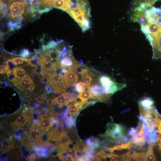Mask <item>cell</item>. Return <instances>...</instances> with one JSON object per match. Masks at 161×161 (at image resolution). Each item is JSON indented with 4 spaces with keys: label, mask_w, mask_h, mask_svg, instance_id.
I'll list each match as a JSON object with an SVG mask.
<instances>
[{
    "label": "cell",
    "mask_w": 161,
    "mask_h": 161,
    "mask_svg": "<svg viewBox=\"0 0 161 161\" xmlns=\"http://www.w3.org/2000/svg\"><path fill=\"white\" fill-rule=\"evenodd\" d=\"M89 91L92 95V99H93L95 97L107 94L105 89L100 85L98 84L90 86Z\"/></svg>",
    "instance_id": "cell-12"
},
{
    "label": "cell",
    "mask_w": 161,
    "mask_h": 161,
    "mask_svg": "<svg viewBox=\"0 0 161 161\" xmlns=\"http://www.w3.org/2000/svg\"><path fill=\"white\" fill-rule=\"evenodd\" d=\"M0 72L1 74L7 73L6 66L4 65H1L0 66Z\"/></svg>",
    "instance_id": "cell-37"
},
{
    "label": "cell",
    "mask_w": 161,
    "mask_h": 161,
    "mask_svg": "<svg viewBox=\"0 0 161 161\" xmlns=\"http://www.w3.org/2000/svg\"><path fill=\"white\" fill-rule=\"evenodd\" d=\"M158 129L157 132L159 134H161V119H159V124L158 126Z\"/></svg>",
    "instance_id": "cell-38"
},
{
    "label": "cell",
    "mask_w": 161,
    "mask_h": 161,
    "mask_svg": "<svg viewBox=\"0 0 161 161\" xmlns=\"http://www.w3.org/2000/svg\"><path fill=\"white\" fill-rule=\"evenodd\" d=\"M100 136L114 143H121L128 141L129 138L125 136L123 127L114 123L109 124L105 132Z\"/></svg>",
    "instance_id": "cell-1"
},
{
    "label": "cell",
    "mask_w": 161,
    "mask_h": 161,
    "mask_svg": "<svg viewBox=\"0 0 161 161\" xmlns=\"http://www.w3.org/2000/svg\"><path fill=\"white\" fill-rule=\"evenodd\" d=\"M58 142L68 145L73 143V141L70 139L66 131L61 134Z\"/></svg>",
    "instance_id": "cell-22"
},
{
    "label": "cell",
    "mask_w": 161,
    "mask_h": 161,
    "mask_svg": "<svg viewBox=\"0 0 161 161\" xmlns=\"http://www.w3.org/2000/svg\"><path fill=\"white\" fill-rule=\"evenodd\" d=\"M98 81L100 85L105 89L106 92L116 83L110 76L104 74L99 76Z\"/></svg>",
    "instance_id": "cell-11"
},
{
    "label": "cell",
    "mask_w": 161,
    "mask_h": 161,
    "mask_svg": "<svg viewBox=\"0 0 161 161\" xmlns=\"http://www.w3.org/2000/svg\"><path fill=\"white\" fill-rule=\"evenodd\" d=\"M153 144L150 142L147 152L145 153V161H154L156 160L153 152Z\"/></svg>",
    "instance_id": "cell-18"
},
{
    "label": "cell",
    "mask_w": 161,
    "mask_h": 161,
    "mask_svg": "<svg viewBox=\"0 0 161 161\" xmlns=\"http://www.w3.org/2000/svg\"><path fill=\"white\" fill-rule=\"evenodd\" d=\"M158 145L160 150L161 151V140L158 139Z\"/></svg>",
    "instance_id": "cell-41"
},
{
    "label": "cell",
    "mask_w": 161,
    "mask_h": 161,
    "mask_svg": "<svg viewBox=\"0 0 161 161\" xmlns=\"http://www.w3.org/2000/svg\"><path fill=\"white\" fill-rule=\"evenodd\" d=\"M137 130V129L134 128L133 127L131 128L129 131V135L133 137L136 134Z\"/></svg>",
    "instance_id": "cell-35"
},
{
    "label": "cell",
    "mask_w": 161,
    "mask_h": 161,
    "mask_svg": "<svg viewBox=\"0 0 161 161\" xmlns=\"http://www.w3.org/2000/svg\"><path fill=\"white\" fill-rule=\"evenodd\" d=\"M139 109L145 110L154 108V102L150 98L145 97L138 101Z\"/></svg>",
    "instance_id": "cell-14"
},
{
    "label": "cell",
    "mask_w": 161,
    "mask_h": 161,
    "mask_svg": "<svg viewBox=\"0 0 161 161\" xmlns=\"http://www.w3.org/2000/svg\"><path fill=\"white\" fill-rule=\"evenodd\" d=\"M108 158L110 159V161H116L119 160L120 156L114 154H107Z\"/></svg>",
    "instance_id": "cell-30"
},
{
    "label": "cell",
    "mask_w": 161,
    "mask_h": 161,
    "mask_svg": "<svg viewBox=\"0 0 161 161\" xmlns=\"http://www.w3.org/2000/svg\"><path fill=\"white\" fill-rule=\"evenodd\" d=\"M52 7H46L43 9H40L38 11V13L39 14L46 13L48 12L51 10Z\"/></svg>",
    "instance_id": "cell-36"
},
{
    "label": "cell",
    "mask_w": 161,
    "mask_h": 161,
    "mask_svg": "<svg viewBox=\"0 0 161 161\" xmlns=\"http://www.w3.org/2000/svg\"><path fill=\"white\" fill-rule=\"evenodd\" d=\"M33 117L29 112H23L13 122L12 124L15 129H19L24 126L33 119Z\"/></svg>",
    "instance_id": "cell-6"
},
{
    "label": "cell",
    "mask_w": 161,
    "mask_h": 161,
    "mask_svg": "<svg viewBox=\"0 0 161 161\" xmlns=\"http://www.w3.org/2000/svg\"><path fill=\"white\" fill-rule=\"evenodd\" d=\"M149 141L151 143L154 142L157 140V137L156 131L154 129L149 128L148 135Z\"/></svg>",
    "instance_id": "cell-26"
},
{
    "label": "cell",
    "mask_w": 161,
    "mask_h": 161,
    "mask_svg": "<svg viewBox=\"0 0 161 161\" xmlns=\"http://www.w3.org/2000/svg\"><path fill=\"white\" fill-rule=\"evenodd\" d=\"M52 58L47 50L42 52L40 54L39 60L52 62Z\"/></svg>",
    "instance_id": "cell-25"
},
{
    "label": "cell",
    "mask_w": 161,
    "mask_h": 161,
    "mask_svg": "<svg viewBox=\"0 0 161 161\" xmlns=\"http://www.w3.org/2000/svg\"><path fill=\"white\" fill-rule=\"evenodd\" d=\"M64 78L67 87L74 86L78 80V73L73 70H69L64 76Z\"/></svg>",
    "instance_id": "cell-8"
},
{
    "label": "cell",
    "mask_w": 161,
    "mask_h": 161,
    "mask_svg": "<svg viewBox=\"0 0 161 161\" xmlns=\"http://www.w3.org/2000/svg\"><path fill=\"white\" fill-rule=\"evenodd\" d=\"M122 148L124 149H130L133 147L131 141L125 143L121 144Z\"/></svg>",
    "instance_id": "cell-32"
},
{
    "label": "cell",
    "mask_w": 161,
    "mask_h": 161,
    "mask_svg": "<svg viewBox=\"0 0 161 161\" xmlns=\"http://www.w3.org/2000/svg\"><path fill=\"white\" fill-rule=\"evenodd\" d=\"M24 2L14 1L9 4L10 15L11 18H14L21 16L26 7Z\"/></svg>",
    "instance_id": "cell-5"
},
{
    "label": "cell",
    "mask_w": 161,
    "mask_h": 161,
    "mask_svg": "<svg viewBox=\"0 0 161 161\" xmlns=\"http://www.w3.org/2000/svg\"><path fill=\"white\" fill-rule=\"evenodd\" d=\"M76 95L75 93L65 92L57 96L51 101V104L61 108L65 105H67L75 98Z\"/></svg>",
    "instance_id": "cell-3"
},
{
    "label": "cell",
    "mask_w": 161,
    "mask_h": 161,
    "mask_svg": "<svg viewBox=\"0 0 161 161\" xmlns=\"http://www.w3.org/2000/svg\"><path fill=\"white\" fill-rule=\"evenodd\" d=\"M13 147V141L9 139H4L0 143L1 155L7 152Z\"/></svg>",
    "instance_id": "cell-13"
},
{
    "label": "cell",
    "mask_w": 161,
    "mask_h": 161,
    "mask_svg": "<svg viewBox=\"0 0 161 161\" xmlns=\"http://www.w3.org/2000/svg\"><path fill=\"white\" fill-rule=\"evenodd\" d=\"M31 0V4H34L37 3L39 1H38V0Z\"/></svg>",
    "instance_id": "cell-40"
},
{
    "label": "cell",
    "mask_w": 161,
    "mask_h": 161,
    "mask_svg": "<svg viewBox=\"0 0 161 161\" xmlns=\"http://www.w3.org/2000/svg\"><path fill=\"white\" fill-rule=\"evenodd\" d=\"M65 129L63 127H56L51 131L48 132L47 134L48 137V140L58 142L60 137Z\"/></svg>",
    "instance_id": "cell-10"
},
{
    "label": "cell",
    "mask_w": 161,
    "mask_h": 161,
    "mask_svg": "<svg viewBox=\"0 0 161 161\" xmlns=\"http://www.w3.org/2000/svg\"><path fill=\"white\" fill-rule=\"evenodd\" d=\"M62 41V40L57 41L52 40L46 45H42V49L45 51L48 49H55L58 44Z\"/></svg>",
    "instance_id": "cell-20"
},
{
    "label": "cell",
    "mask_w": 161,
    "mask_h": 161,
    "mask_svg": "<svg viewBox=\"0 0 161 161\" xmlns=\"http://www.w3.org/2000/svg\"><path fill=\"white\" fill-rule=\"evenodd\" d=\"M28 59L29 64L31 67H35L38 64L39 61V57L31 58Z\"/></svg>",
    "instance_id": "cell-28"
},
{
    "label": "cell",
    "mask_w": 161,
    "mask_h": 161,
    "mask_svg": "<svg viewBox=\"0 0 161 161\" xmlns=\"http://www.w3.org/2000/svg\"><path fill=\"white\" fill-rule=\"evenodd\" d=\"M46 84L51 86L59 93L66 92L67 89L63 76L55 72L52 73L48 77Z\"/></svg>",
    "instance_id": "cell-2"
},
{
    "label": "cell",
    "mask_w": 161,
    "mask_h": 161,
    "mask_svg": "<svg viewBox=\"0 0 161 161\" xmlns=\"http://www.w3.org/2000/svg\"><path fill=\"white\" fill-rule=\"evenodd\" d=\"M38 120V123L37 124V126L43 134H45L50 128L52 127V117H43Z\"/></svg>",
    "instance_id": "cell-7"
},
{
    "label": "cell",
    "mask_w": 161,
    "mask_h": 161,
    "mask_svg": "<svg viewBox=\"0 0 161 161\" xmlns=\"http://www.w3.org/2000/svg\"><path fill=\"white\" fill-rule=\"evenodd\" d=\"M24 3L26 5H27L28 4H31V0H24Z\"/></svg>",
    "instance_id": "cell-42"
},
{
    "label": "cell",
    "mask_w": 161,
    "mask_h": 161,
    "mask_svg": "<svg viewBox=\"0 0 161 161\" xmlns=\"http://www.w3.org/2000/svg\"><path fill=\"white\" fill-rule=\"evenodd\" d=\"M89 86L82 81H80L76 84L75 86L76 91L79 93H80L85 91L86 87Z\"/></svg>",
    "instance_id": "cell-24"
},
{
    "label": "cell",
    "mask_w": 161,
    "mask_h": 161,
    "mask_svg": "<svg viewBox=\"0 0 161 161\" xmlns=\"http://www.w3.org/2000/svg\"><path fill=\"white\" fill-rule=\"evenodd\" d=\"M89 145L86 141L80 139L76 141V143L73 145V148L78 153H82L85 152Z\"/></svg>",
    "instance_id": "cell-16"
},
{
    "label": "cell",
    "mask_w": 161,
    "mask_h": 161,
    "mask_svg": "<svg viewBox=\"0 0 161 161\" xmlns=\"http://www.w3.org/2000/svg\"><path fill=\"white\" fill-rule=\"evenodd\" d=\"M34 71L35 74H36L38 75H41L42 71V67L41 65L38 64L37 66L35 67Z\"/></svg>",
    "instance_id": "cell-33"
},
{
    "label": "cell",
    "mask_w": 161,
    "mask_h": 161,
    "mask_svg": "<svg viewBox=\"0 0 161 161\" xmlns=\"http://www.w3.org/2000/svg\"><path fill=\"white\" fill-rule=\"evenodd\" d=\"M86 142L90 145H100V141L97 137H91L88 138L86 141Z\"/></svg>",
    "instance_id": "cell-27"
},
{
    "label": "cell",
    "mask_w": 161,
    "mask_h": 161,
    "mask_svg": "<svg viewBox=\"0 0 161 161\" xmlns=\"http://www.w3.org/2000/svg\"><path fill=\"white\" fill-rule=\"evenodd\" d=\"M8 76V80L10 82L12 83L17 78L16 75L13 73L9 74Z\"/></svg>",
    "instance_id": "cell-34"
},
{
    "label": "cell",
    "mask_w": 161,
    "mask_h": 161,
    "mask_svg": "<svg viewBox=\"0 0 161 161\" xmlns=\"http://www.w3.org/2000/svg\"><path fill=\"white\" fill-rule=\"evenodd\" d=\"M145 153H138L135 151L131 152L130 156L127 161H145Z\"/></svg>",
    "instance_id": "cell-17"
},
{
    "label": "cell",
    "mask_w": 161,
    "mask_h": 161,
    "mask_svg": "<svg viewBox=\"0 0 161 161\" xmlns=\"http://www.w3.org/2000/svg\"><path fill=\"white\" fill-rule=\"evenodd\" d=\"M7 74V76L9 74L13 72V70L17 67V65L14 62L13 60L8 59L6 62Z\"/></svg>",
    "instance_id": "cell-23"
},
{
    "label": "cell",
    "mask_w": 161,
    "mask_h": 161,
    "mask_svg": "<svg viewBox=\"0 0 161 161\" xmlns=\"http://www.w3.org/2000/svg\"><path fill=\"white\" fill-rule=\"evenodd\" d=\"M42 135V133L37 126L32 124L30 129V138L34 142L35 144L36 145L39 143Z\"/></svg>",
    "instance_id": "cell-9"
},
{
    "label": "cell",
    "mask_w": 161,
    "mask_h": 161,
    "mask_svg": "<svg viewBox=\"0 0 161 161\" xmlns=\"http://www.w3.org/2000/svg\"><path fill=\"white\" fill-rule=\"evenodd\" d=\"M13 73L18 79L24 78L27 76L26 71L21 66L16 68L13 70Z\"/></svg>",
    "instance_id": "cell-19"
},
{
    "label": "cell",
    "mask_w": 161,
    "mask_h": 161,
    "mask_svg": "<svg viewBox=\"0 0 161 161\" xmlns=\"http://www.w3.org/2000/svg\"><path fill=\"white\" fill-rule=\"evenodd\" d=\"M95 76L94 71H93L89 73L81 75V80L85 84L90 86L96 82Z\"/></svg>",
    "instance_id": "cell-15"
},
{
    "label": "cell",
    "mask_w": 161,
    "mask_h": 161,
    "mask_svg": "<svg viewBox=\"0 0 161 161\" xmlns=\"http://www.w3.org/2000/svg\"><path fill=\"white\" fill-rule=\"evenodd\" d=\"M12 83L16 88L22 91L29 90L32 91L35 89L34 83L29 75L24 78H16Z\"/></svg>",
    "instance_id": "cell-4"
},
{
    "label": "cell",
    "mask_w": 161,
    "mask_h": 161,
    "mask_svg": "<svg viewBox=\"0 0 161 161\" xmlns=\"http://www.w3.org/2000/svg\"><path fill=\"white\" fill-rule=\"evenodd\" d=\"M30 54V52L27 49H23L20 53V56L25 58L29 56Z\"/></svg>",
    "instance_id": "cell-31"
},
{
    "label": "cell",
    "mask_w": 161,
    "mask_h": 161,
    "mask_svg": "<svg viewBox=\"0 0 161 161\" xmlns=\"http://www.w3.org/2000/svg\"><path fill=\"white\" fill-rule=\"evenodd\" d=\"M65 153H67L69 155L71 156H75L77 155L78 153L77 151L73 148H70L69 147L65 148L64 150Z\"/></svg>",
    "instance_id": "cell-29"
},
{
    "label": "cell",
    "mask_w": 161,
    "mask_h": 161,
    "mask_svg": "<svg viewBox=\"0 0 161 161\" xmlns=\"http://www.w3.org/2000/svg\"><path fill=\"white\" fill-rule=\"evenodd\" d=\"M92 96V95L89 91H85L76 95L75 97L79 98L81 102H85L91 98Z\"/></svg>",
    "instance_id": "cell-21"
},
{
    "label": "cell",
    "mask_w": 161,
    "mask_h": 161,
    "mask_svg": "<svg viewBox=\"0 0 161 161\" xmlns=\"http://www.w3.org/2000/svg\"><path fill=\"white\" fill-rule=\"evenodd\" d=\"M35 155L34 154H31L28 157V160H35Z\"/></svg>",
    "instance_id": "cell-39"
}]
</instances>
